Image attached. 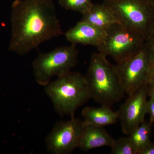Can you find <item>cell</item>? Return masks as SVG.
Here are the masks:
<instances>
[{"label":"cell","mask_w":154,"mask_h":154,"mask_svg":"<svg viewBox=\"0 0 154 154\" xmlns=\"http://www.w3.org/2000/svg\"><path fill=\"white\" fill-rule=\"evenodd\" d=\"M9 50L25 55L63 34L52 0H15L11 6Z\"/></svg>","instance_id":"cell-1"},{"label":"cell","mask_w":154,"mask_h":154,"mask_svg":"<svg viewBox=\"0 0 154 154\" xmlns=\"http://www.w3.org/2000/svg\"><path fill=\"white\" fill-rule=\"evenodd\" d=\"M90 98L101 105L111 107L124 98V87L116 65L99 52L91 55L85 76Z\"/></svg>","instance_id":"cell-2"},{"label":"cell","mask_w":154,"mask_h":154,"mask_svg":"<svg viewBox=\"0 0 154 154\" xmlns=\"http://www.w3.org/2000/svg\"><path fill=\"white\" fill-rule=\"evenodd\" d=\"M45 92L61 116L74 117L77 109L91 99L85 76L69 72L48 84Z\"/></svg>","instance_id":"cell-3"},{"label":"cell","mask_w":154,"mask_h":154,"mask_svg":"<svg viewBox=\"0 0 154 154\" xmlns=\"http://www.w3.org/2000/svg\"><path fill=\"white\" fill-rule=\"evenodd\" d=\"M119 23L147 40L154 22V9L146 0H104Z\"/></svg>","instance_id":"cell-4"},{"label":"cell","mask_w":154,"mask_h":154,"mask_svg":"<svg viewBox=\"0 0 154 154\" xmlns=\"http://www.w3.org/2000/svg\"><path fill=\"white\" fill-rule=\"evenodd\" d=\"M79 51L76 45L58 47L47 53H40L32 63L36 83L47 85L54 76L59 77L71 71L78 61Z\"/></svg>","instance_id":"cell-5"},{"label":"cell","mask_w":154,"mask_h":154,"mask_svg":"<svg viewBox=\"0 0 154 154\" xmlns=\"http://www.w3.org/2000/svg\"><path fill=\"white\" fill-rule=\"evenodd\" d=\"M106 30L105 39L97 47L98 52L112 57L116 63L134 54L147 43L144 38L120 24Z\"/></svg>","instance_id":"cell-6"},{"label":"cell","mask_w":154,"mask_h":154,"mask_svg":"<svg viewBox=\"0 0 154 154\" xmlns=\"http://www.w3.org/2000/svg\"><path fill=\"white\" fill-rule=\"evenodd\" d=\"M125 94H132L149 84V46L146 45L137 52L116 65Z\"/></svg>","instance_id":"cell-7"},{"label":"cell","mask_w":154,"mask_h":154,"mask_svg":"<svg viewBox=\"0 0 154 154\" xmlns=\"http://www.w3.org/2000/svg\"><path fill=\"white\" fill-rule=\"evenodd\" d=\"M85 126L84 121L74 117L57 122L45 139L48 151L52 154H69L78 147Z\"/></svg>","instance_id":"cell-8"},{"label":"cell","mask_w":154,"mask_h":154,"mask_svg":"<svg viewBox=\"0 0 154 154\" xmlns=\"http://www.w3.org/2000/svg\"><path fill=\"white\" fill-rule=\"evenodd\" d=\"M148 84L141 87L128 97L117 110L122 132L129 135L145 121L147 114Z\"/></svg>","instance_id":"cell-9"},{"label":"cell","mask_w":154,"mask_h":154,"mask_svg":"<svg viewBox=\"0 0 154 154\" xmlns=\"http://www.w3.org/2000/svg\"><path fill=\"white\" fill-rule=\"evenodd\" d=\"M106 30L99 29L88 22L80 21L69 29L65 36L71 44L92 45L98 47L105 39Z\"/></svg>","instance_id":"cell-10"},{"label":"cell","mask_w":154,"mask_h":154,"mask_svg":"<svg viewBox=\"0 0 154 154\" xmlns=\"http://www.w3.org/2000/svg\"><path fill=\"white\" fill-rule=\"evenodd\" d=\"M114 140L104 127L85 123L78 148L87 152L101 147H110Z\"/></svg>","instance_id":"cell-11"},{"label":"cell","mask_w":154,"mask_h":154,"mask_svg":"<svg viewBox=\"0 0 154 154\" xmlns=\"http://www.w3.org/2000/svg\"><path fill=\"white\" fill-rule=\"evenodd\" d=\"M82 15L81 21L88 22L95 27L106 30L112 25L120 24L110 9L104 3L93 4Z\"/></svg>","instance_id":"cell-12"},{"label":"cell","mask_w":154,"mask_h":154,"mask_svg":"<svg viewBox=\"0 0 154 154\" xmlns=\"http://www.w3.org/2000/svg\"><path fill=\"white\" fill-rule=\"evenodd\" d=\"M82 116L85 124L102 127L115 124L119 120L117 111H113L110 107L103 105L99 107H85L82 111Z\"/></svg>","instance_id":"cell-13"},{"label":"cell","mask_w":154,"mask_h":154,"mask_svg":"<svg viewBox=\"0 0 154 154\" xmlns=\"http://www.w3.org/2000/svg\"><path fill=\"white\" fill-rule=\"evenodd\" d=\"M152 123L145 121L128 136L134 147L139 154L150 143Z\"/></svg>","instance_id":"cell-14"},{"label":"cell","mask_w":154,"mask_h":154,"mask_svg":"<svg viewBox=\"0 0 154 154\" xmlns=\"http://www.w3.org/2000/svg\"><path fill=\"white\" fill-rule=\"evenodd\" d=\"M61 7L69 11L79 12L83 14L93 5L92 0H58Z\"/></svg>","instance_id":"cell-15"},{"label":"cell","mask_w":154,"mask_h":154,"mask_svg":"<svg viewBox=\"0 0 154 154\" xmlns=\"http://www.w3.org/2000/svg\"><path fill=\"white\" fill-rule=\"evenodd\" d=\"M110 147L112 154H137L128 136L115 139Z\"/></svg>","instance_id":"cell-16"},{"label":"cell","mask_w":154,"mask_h":154,"mask_svg":"<svg viewBox=\"0 0 154 154\" xmlns=\"http://www.w3.org/2000/svg\"><path fill=\"white\" fill-rule=\"evenodd\" d=\"M149 82L151 80L154 79V46L149 45Z\"/></svg>","instance_id":"cell-17"},{"label":"cell","mask_w":154,"mask_h":154,"mask_svg":"<svg viewBox=\"0 0 154 154\" xmlns=\"http://www.w3.org/2000/svg\"><path fill=\"white\" fill-rule=\"evenodd\" d=\"M147 113L150 116L149 122L152 124L154 122V99H150L147 104Z\"/></svg>","instance_id":"cell-18"},{"label":"cell","mask_w":154,"mask_h":154,"mask_svg":"<svg viewBox=\"0 0 154 154\" xmlns=\"http://www.w3.org/2000/svg\"><path fill=\"white\" fill-rule=\"evenodd\" d=\"M139 154H154V143L151 142Z\"/></svg>","instance_id":"cell-19"},{"label":"cell","mask_w":154,"mask_h":154,"mask_svg":"<svg viewBox=\"0 0 154 154\" xmlns=\"http://www.w3.org/2000/svg\"><path fill=\"white\" fill-rule=\"evenodd\" d=\"M148 94L150 99H154V79L149 82Z\"/></svg>","instance_id":"cell-20"},{"label":"cell","mask_w":154,"mask_h":154,"mask_svg":"<svg viewBox=\"0 0 154 154\" xmlns=\"http://www.w3.org/2000/svg\"><path fill=\"white\" fill-rule=\"evenodd\" d=\"M146 42L149 45L154 46V22Z\"/></svg>","instance_id":"cell-21"},{"label":"cell","mask_w":154,"mask_h":154,"mask_svg":"<svg viewBox=\"0 0 154 154\" xmlns=\"http://www.w3.org/2000/svg\"><path fill=\"white\" fill-rule=\"evenodd\" d=\"M146 1L154 9V0H146Z\"/></svg>","instance_id":"cell-22"},{"label":"cell","mask_w":154,"mask_h":154,"mask_svg":"<svg viewBox=\"0 0 154 154\" xmlns=\"http://www.w3.org/2000/svg\"><path fill=\"white\" fill-rule=\"evenodd\" d=\"M103 1H104V0H103Z\"/></svg>","instance_id":"cell-23"},{"label":"cell","mask_w":154,"mask_h":154,"mask_svg":"<svg viewBox=\"0 0 154 154\" xmlns=\"http://www.w3.org/2000/svg\"></svg>","instance_id":"cell-24"}]
</instances>
